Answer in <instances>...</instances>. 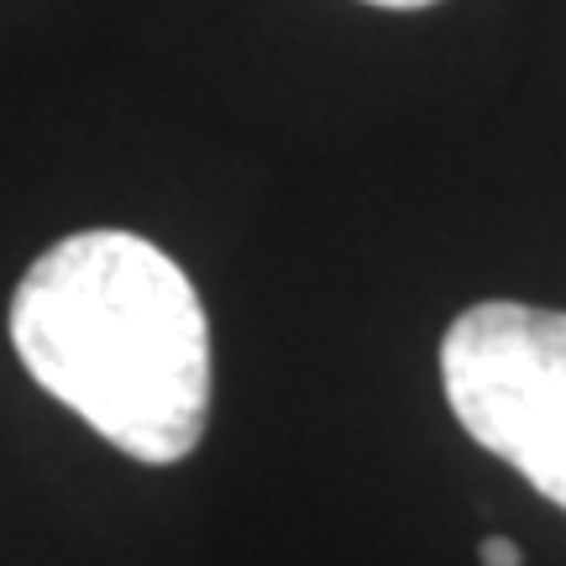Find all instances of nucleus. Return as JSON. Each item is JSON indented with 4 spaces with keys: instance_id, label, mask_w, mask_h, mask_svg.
I'll list each match as a JSON object with an SVG mask.
<instances>
[{
    "instance_id": "nucleus-1",
    "label": "nucleus",
    "mask_w": 566,
    "mask_h": 566,
    "mask_svg": "<svg viewBox=\"0 0 566 566\" xmlns=\"http://www.w3.org/2000/svg\"><path fill=\"white\" fill-rule=\"evenodd\" d=\"M21 367L137 462L189 457L210 420V325L195 283L132 231H80L11 300Z\"/></svg>"
},
{
    "instance_id": "nucleus-2",
    "label": "nucleus",
    "mask_w": 566,
    "mask_h": 566,
    "mask_svg": "<svg viewBox=\"0 0 566 566\" xmlns=\"http://www.w3.org/2000/svg\"><path fill=\"white\" fill-rule=\"evenodd\" d=\"M441 384L467 436L566 509V310H462L441 342Z\"/></svg>"
},
{
    "instance_id": "nucleus-3",
    "label": "nucleus",
    "mask_w": 566,
    "mask_h": 566,
    "mask_svg": "<svg viewBox=\"0 0 566 566\" xmlns=\"http://www.w3.org/2000/svg\"><path fill=\"white\" fill-rule=\"evenodd\" d=\"M478 556H483V566H525V551L514 546L509 535H488L478 546Z\"/></svg>"
},
{
    "instance_id": "nucleus-4",
    "label": "nucleus",
    "mask_w": 566,
    "mask_h": 566,
    "mask_svg": "<svg viewBox=\"0 0 566 566\" xmlns=\"http://www.w3.org/2000/svg\"><path fill=\"white\" fill-rule=\"evenodd\" d=\"M367 6H384V11H420V6H436V0H367Z\"/></svg>"
}]
</instances>
